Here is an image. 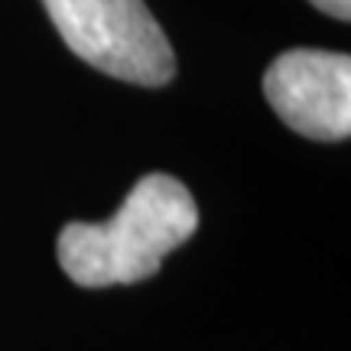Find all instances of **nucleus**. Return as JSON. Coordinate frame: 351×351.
<instances>
[{"instance_id":"1","label":"nucleus","mask_w":351,"mask_h":351,"mask_svg":"<svg viewBox=\"0 0 351 351\" xmlns=\"http://www.w3.org/2000/svg\"><path fill=\"white\" fill-rule=\"evenodd\" d=\"M199 228V205L176 176L150 173L130 189L114 218L72 221L59 231L56 254L72 283L85 289L127 287L160 274L163 257Z\"/></svg>"},{"instance_id":"2","label":"nucleus","mask_w":351,"mask_h":351,"mask_svg":"<svg viewBox=\"0 0 351 351\" xmlns=\"http://www.w3.org/2000/svg\"><path fill=\"white\" fill-rule=\"evenodd\" d=\"M43 7L65 46L98 72L143 88L173 82V46L143 0H43Z\"/></svg>"},{"instance_id":"3","label":"nucleus","mask_w":351,"mask_h":351,"mask_svg":"<svg viewBox=\"0 0 351 351\" xmlns=\"http://www.w3.org/2000/svg\"><path fill=\"white\" fill-rule=\"evenodd\" d=\"M263 95L287 127L309 140H348L351 134V59L345 52L289 49L276 56Z\"/></svg>"},{"instance_id":"4","label":"nucleus","mask_w":351,"mask_h":351,"mask_svg":"<svg viewBox=\"0 0 351 351\" xmlns=\"http://www.w3.org/2000/svg\"><path fill=\"white\" fill-rule=\"evenodd\" d=\"M309 3L335 20H351V0H309Z\"/></svg>"}]
</instances>
